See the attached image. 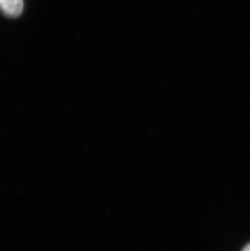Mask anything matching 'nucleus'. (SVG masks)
Returning <instances> with one entry per match:
<instances>
[{
  "instance_id": "f03ea898",
  "label": "nucleus",
  "mask_w": 250,
  "mask_h": 251,
  "mask_svg": "<svg viewBox=\"0 0 250 251\" xmlns=\"http://www.w3.org/2000/svg\"><path fill=\"white\" fill-rule=\"evenodd\" d=\"M242 251H250V244L247 245Z\"/></svg>"
},
{
  "instance_id": "f257e3e1",
  "label": "nucleus",
  "mask_w": 250,
  "mask_h": 251,
  "mask_svg": "<svg viewBox=\"0 0 250 251\" xmlns=\"http://www.w3.org/2000/svg\"><path fill=\"white\" fill-rule=\"evenodd\" d=\"M24 8L23 0H0V10L7 17H19Z\"/></svg>"
}]
</instances>
